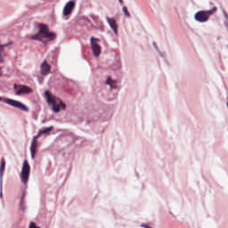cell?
I'll return each mask as SVG.
<instances>
[{
    "instance_id": "obj_6",
    "label": "cell",
    "mask_w": 228,
    "mask_h": 228,
    "mask_svg": "<svg viewBox=\"0 0 228 228\" xmlns=\"http://www.w3.org/2000/svg\"><path fill=\"white\" fill-rule=\"evenodd\" d=\"M14 90L17 95H24V94H30L32 92V89L27 86L24 85H19L15 84L14 85Z\"/></svg>"
},
{
    "instance_id": "obj_7",
    "label": "cell",
    "mask_w": 228,
    "mask_h": 228,
    "mask_svg": "<svg viewBox=\"0 0 228 228\" xmlns=\"http://www.w3.org/2000/svg\"><path fill=\"white\" fill-rule=\"evenodd\" d=\"M91 47H92V50L95 55L97 57L101 53V47L98 44V40L95 39V38H91Z\"/></svg>"
},
{
    "instance_id": "obj_11",
    "label": "cell",
    "mask_w": 228,
    "mask_h": 228,
    "mask_svg": "<svg viewBox=\"0 0 228 228\" xmlns=\"http://www.w3.org/2000/svg\"><path fill=\"white\" fill-rule=\"evenodd\" d=\"M107 22H109V24H110L111 28L112 29L114 33L118 34V24H117V22L114 19H112V18H107Z\"/></svg>"
},
{
    "instance_id": "obj_18",
    "label": "cell",
    "mask_w": 228,
    "mask_h": 228,
    "mask_svg": "<svg viewBox=\"0 0 228 228\" xmlns=\"http://www.w3.org/2000/svg\"><path fill=\"white\" fill-rule=\"evenodd\" d=\"M1 75H2V69L0 68V76H1Z\"/></svg>"
},
{
    "instance_id": "obj_10",
    "label": "cell",
    "mask_w": 228,
    "mask_h": 228,
    "mask_svg": "<svg viewBox=\"0 0 228 228\" xmlns=\"http://www.w3.org/2000/svg\"><path fill=\"white\" fill-rule=\"evenodd\" d=\"M37 138H38V136H36V137H34V138H33V140H32V143H31L30 151H31V156H32V158H34V157H35V155H36V152H37V147H38Z\"/></svg>"
},
{
    "instance_id": "obj_2",
    "label": "cell",
    "mask_w": 228,
    "mask_h": 228,
    "mask_svg": "<svg viewBox=\"0 0 228 228\" xmlns=\"http://www.w3.org/2000/svg\"><path fill=\"white\" fill-rule=\"evenodd\" d=\"M45 95L47 101L48 102L49 105L51 106V108L53 109V111L54 112H59L61 110H62V109H65L66 107L65 104L63 103L61 99L57 98L55 95H53L51 92H49V91H47V92L45 93Z\"/></svg>"
},
{
    "instance_id": "obj_15",
    "label": "cell",
    "mask_w": 228,
    "mask_h": 228,
    "mask_svg": "<svg viewBox=\"0 0 228 228\" xmlns=\"http://www.w3.org/2000/svg\"><path fill=\"white\" fill-rule=\"evenodd\" d=\"M224 15H225V24H226L227 30H228V15H227V14L225 11H224Z\"/></svg>"
},
{
    "instance_id": "obj_3",
    "label": "cell",
    "mask_w": 228,
    "mask_h": 228,
    "mask_svg": "<svg viewBox=\"0 0 228 228\" xmlns=\"http://www.w3.org/2000/svg\"><path fill=\"white\" fill-rule=\"evenodd\" d=\"M216 10V8H212L211 10H209V11H200L198 12L196 14H195V20L200 22H205L208 20V18L210 17Z\"/></svg>"
},
{
    "instance_id": "obj_5",
    "label": "cell",
    "mask_w": 228,
    "mask_h": 228,
    "mask_svg": "<svg viewBox=\"0 0 228 228\" xmlns=\"http://www.w3.org/2000/svg\"><path fill=\"white\" fill-rule=\"evenodd\" d=\"M3 101H4L5 104H7L11 105V106H14V107H16V108H19V109H21V110H22V111H25V112L28 111V107L25 106L23 104H22V103H20V102L15 101V100L8 99V98H4V99H3Z\"/></svg>"
},
{
    "instance_id": "obj_21",
    "label": "cell",
    "mask_w": 228,
    "mask_h": 228,
    "mask_svg": "<svg viewBox=\"0 0 228 228\" xmlns=\"http://www.w3.org/2000/svg\"><path fill=\"white\" fill-rule=\"evenodd\" d=\"M118 1H120V3H122V0H118Z\"/></svg>"
},
{
    "instance_id": "obj_16",
    "label": "cell",
    "mask_w": 228,
    "mask_h": 228,
    "mask_svg": "<svg viewBox=\"0 0 228 228\" xmlns=\"http://www.w3.org/2000/svg\"><path fill=\"white\" fill-rule=\"evenodd\" d=\"M29 228H39V227L37 225H36L35 223H33V222H32V223H30V227H29Z\"/></svg>"
},
{
    "instance_id": "obj_12",
    "label": "cell",
    "mask_w": 228,
    "mask_h": 228,
    "mask_svg": "<svg viewBox=\"0 0 228 228\" xmlns=\"http://www.w3.org/2000/svg\"><path fill=\"white\" fill-rule=\"evenodd\" d=\"M5 161L4 159H2L1 160V164H0V183H1V191H2V180H3V174L5 171Z\"/></svg>"
},
{
    "instance_id": "obj_1",
    "label": "cell",
    "mask_w": 228,
    "mask_h": 228,
    "mask_svg": "<svg viewBox=\"0 0 228 228\" xmlns=\"http://www.w3.org/2000/svg\"><path fill=\"white\" fill-rule=\"evenodd\" d=\"M39 31L36 35L32 36L31 37L32 39L39 40L43 43H47L55 39V34L49 30L47 25H45L44 23H39Z\"/></svg>"
},
{
    "instance_id": "obj_14",
    "label": "cell",
    "mask_w": 228,
    "mask_h": 228,
    "mask_svg": "<svg viewBox=\"0 0 228 228\" xmlns=\"http://www.w3.org/2000/svg\"><path fill=\"white\" fill-rule=\"evenodd\" d=\"M113 83H114V81H112V78H109L107 79V84H108V85H112V87H115V86L113 85Z\"/></svg>"
},
{
    "instance_id": "obj_19",
    "label": "cell",
    "mask_w": 228,
    "mask_h": 228,
    "mask_svg": "<svg viewBox=\"0 0 228 228\" xmlns=\"http://www.w3.org/2000/svg\"><path fill=\"white\" fill-rule=\"evenodd\" d=\"M143 227H145V228H152V227H149V226H146V225H143Z\"/></svg>"
},
{
    "instance_id": "obj_8",
    "label": "cell",
    "mask_w": 228,
    "mask_h": 228,
    "mask_svg": "<svg viewBox=\"0 0 228 228\" xmlns=\"http://www.w3.org/2000/svg\"><path fill=\"white\" fill-rule=\"evenodd\" d=\"M74 6H75V2L74 1H70L69 3H67L65 7H64V9H63V15L68 16L72 12V10H73Z\"/></svg>"
},
{
    "instance_id": "obj_13",
    "label": "cell",
    "mask_w": 228,
    "mask_h": 228,
    "mask_svg": "<svg viewBox=\"0 0 228 228\" xmlns=\"http://www.w3.org/2000/svg\"><path fill=\"white\" fill-rule=\"evenodd\" d=\"M9 44L7 45H0V62H2L4 61V49L6 45H8Z\"/></svg>"
},
{
    "instance_id": "obj_4",
    "label": "cell",
    "mask_w": 228,
    "mask_h": 228,
    "mask_svg": "<svg viewBox=\"0 0 228 228\" xmlns=\"http://www.w3.org/2000/svg\"><path fill=\"white\" fill-rule=\"evenodd\" d=\"M30 167L29 165L28 161H24L23 162V165H22V174H21V177H22V181L23 183H26L27 181H28V178L30 177Z\"/></svg>"
},
{
    "instance_id": "obj_9",
    "label": "cell",
    "mask_w": 228,
    "mask_h": 228,
    "mask_svg": "<svg viewBox=\"0 0 228 228\" xmlns=\"http://www.w3.org/2000/svg\"><path fill=\"white\" fill-rule=\"evenodd\" d=\"M50 70H51V66L49 65V63L47 61L43 62V63L41 64V74L45 76L49 73Z\"/></svg>"
},
{
    "instance_id": "obj_17",
    "label": "cell",
    "mask_w": 228,
    "mask_h": 228,
    "mask_svg": "<svg viewBox=\"0 0 228 228\" xmlns=\"http://www.w3.org/2000/svg\"><path fill=\"white\" fill-rule=\"evenodd\" d=\"M123 11H124V14H126V16L129 17V13L127 12V7H124V8H123Z\"/></svg>"
},
{
    "instance_id": "obj_20",
    "label": "cell",
    "mask_w": 228,
    "mask_h": 228,
    "mask_svg": "<svg viewBox=\"0 0 228 228\" xmlns=\"http://www.w3.org/2000/svg\"><path fill=\"white\" fill-rule=\"evenodd\" d=\"M0 101H3V98H1V97H0Z\"/></svg>"
},
{
    "instance_id": "obj_22",
    "label": "cell",
    "mask_w": 228,
    "mask_h": 228,
    "mask_svg": "<svg viewBox=\"0 0 228 228\" xmlns=\"http://www.w3.org/2000/svg\"><path fill=\"white\" fill-rule=\"evenodd\" d=\"M227 107H228V102H227Z\"/></svg>"
}]
</instances>
